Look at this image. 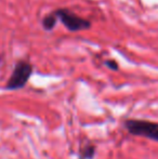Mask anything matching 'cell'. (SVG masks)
<instances>
[{"instance_id": "1", "label": "cell", "mask_w": 158, "mask_h": 159, "mask_svg": "<svg viewBox=\"0 0 158 159\" xmlns=\"http://www.w3.org/2000/svg\"><path fill=\"white\" fill-rule=\"evenodd\" d=\"M124 128L130 134L158 142V122L147 119L129 118L124 120Z\"/></svg>"}, {"instance_id": "2", "label": "cell", "mask_w": 158, "mask_h": 159, "mask_svg": "<svg viewBox=\"0 0 158 159\" xmlns=\"http://www.w3.org/2000/svg\"><path fill=\"white\" fill-rule=\"evenodd\" d=\"M33 74V66L26 61H19L6 84L7 90H20L24 88Z\"/></svg>"}, {"instance_id": "3", "label": "cell", "mask_w": 158, "mask_h": 159, "mask_svg": "<svg viewBox=\"0 0 158 159\" xmlns=\"http://www.w3.org/2000/svg\"><path fill=\"white\" fill-rule=\"evenodd\" d=\"M55 15L57 19H60L63 23V25L67 28L70 32H79L90 28V22L82 19L80 16H77L73 12L65 9H60L55 11Z\"/></svg>"}, {"instance_id": "4", "label": "cell", "mask_w": 158, "mask_h": 159, "mask_svg": "<svg viewBox=\"0 0 158 159\" xmlns=\"http://www.w3.org/2000/svg\"><path fill=\"white\" fill-rule=\"evenodd\" d=\"M97 153V147L93 143L87 142L79 148V159H92Z\"/></svg>"}, {"instance_id": "5", "label": "cell", "mask_w": 158, "mask_h": 159, "mask_svg": "<svg viewBox=\"0 0 158 159\" xmlns=\"http://www.w3.org/2000/svg\"><path fill=\"white\" fill-rule=\"evenodd\" d=\"M56 15H55V13H50V14H48L46 17H43V20H42V26H43V28L46 30H53V27L55 26V23H56Z\"/></svg>"}, {"instance_id": "6", "label": "cell", "mask_w": 158, "mask_h": 159, "mask_svg": "<svg viewBox=\"0 0 158 159\" xmlns=\"http://www.w3.org/2000/svg\"><path fill=\"white\" fill-rule=\"evenodd\" d=\"M105 65L110 69H112V70H117V69H118V64H117L115 61H113V60H108V61H105Z\"/></svg>"}]
</instances>
